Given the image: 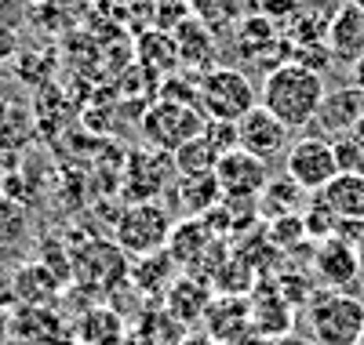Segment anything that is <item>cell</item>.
<instances>
[{"mask_svg":"<svg viewBox=\"0 0 364 345\" xmlns=\"http://www.w3.org/2000/svg\"><path fill=\"white\" fill-rule=\"evenodd\" d=\"M324 77L317 70H306L299 62H281V66L266 70L262 91H259V106L269 109L284 128H310L324 106Z\"/></svg>","mask_w":364,"mask_h":345,"instance_id":"obj_1","label":"cell"},{"mask_svg":"<svg viewBox=\"0 0 364 345\" xmlns=\"http://www.w3.org/2000/svg\"><path fill=\"white\" fill-rule=\"evenodd\" d=\"M299 327L314 345H360L364 334V298L350 291L317 288L299 312Z\"/></svg>","mask_w":364,"mask_h":345,"instance_id":"obj_2","label":"cell"},{"mask_svg":"<svg viewBox=\"0 0 364 345\" xmlns=\"http://www.w3.org/2000/svg\"><path fill=\"white\" fill-rule=\"evenodd\" d=\"M171 229H175V218H171V211L161 200L128 204L124 214L117 218L113 240H117V247L124 251L128 258H149V255L168 251Z\"/></svg>","mask_w":364,"mask_h":345,"instance_id":"obj_3","label":"cell"},{"mask_svg":"<svg viewBox=\"0 0 364 345\" xmlns=\"http://www.w3.org/2000/svg\"><path fill=\"white\" fill-rule=\"evenodd\" d=\"M197 106L208 120L240 124L259 106L255 102V84L233 66H215V70H208L197 84Z\"/></svg>","mask_w":364,"mask_h":345,"instance_id":"obj_4","label":"cell"},{"mask_svg":"<svg viewBox=\"0 0 364 345\" xmlns=\"http://www.w3.org/2000/svg\"><path fill=\"white\" fill-rule=\"evenodd\" d=\"M208 128V116L200 113V106H186V102H171L161 99L142 113V138L149 149L175 156L186 142L200 138Z\"/></svg>","mask_w":364,"mask_h":345,"instance_id":"obj_5","label":"cell"},{"mask_svg":"<svg viewBox=\"0 0 364 345\" xmlns=\"http://www.w3.org/2000/svg\"><path fill=\"white\" fill-rule=\"evenodd\" d=\"M175 182H178L175 160L168 153H157L146 146V149H135L124 160L120 190H124L128 204H149V200H161V193H168Z\"/></svg>","mask_w":364,"mask_h":345,"instance_id":"obj_6","label":"cell"},{"mask_svg":"<svg viewBox=\"0 0 364 345\" xmlns=\"http://www.w3.org/2000/svg\"><path fill=\"white\" fill-rule=\"evenodd\" d=\"M284 171L288 178L299 185L302 193H321L324 185L339 175V160H336V146L328 138H317V135H306L288 146L284 153Z\"/></svg>","mask_w":364,"mask_h":345,"instance_id":"obj_7","label":"cell"},{"mask_svg":"<svg viewBox=\"0 0 364 345\" xmlns=\"http://www.w3.org/2000/svg\"><path fill=\"white\" fill-rule=\"evenodd\" d=\"M215 182L223 190V200L230 204H255L266 185H269V164L259 160V156L245 153V149H233L226 153L219 168H215Z\"/></svg>","mask_w":364,"mask_h":345,"instance_id":"obj_8","label":"cell"},{"mask_svg":"<svg viewBox=\"0 0 364 345\" xmlns=\"http://www.w3.org/2000/svg\"><path fill=\"white\" fill-rule=\"evenodd\" d=\"M314 269H317L321 288H328V291H350V295L357 288V280L364 276L357 243H350L343 236H328V240H321L314 247Z\"/></svg>","mask_w":364,"mask_h":345,"instance_id":"obj_9","label":"cell"},{"mask_svg":"<svg viewBox=\"0 0 364 345\" xmlns=\"http://www.w3.org/2000/svg\"><path fill=\"white\" fill-rule=\"evenodd\" d=\"M237 138H240V149L259 156V160H273V156L288 153V138H291V128H284V124L273 116L269 109L255 106L245 120L237 124Z\"/></svg>","mask_w":364,"mask_h":345,"instance_id":"obj_10","label":"cell"},{"mask_svg":"<svg viewBox=\"0 0 364 345\" xmlns=\"http://www.w3.org/2000/svg\"><path fill=\"white\" fill-rule=\"evenodd\" d=\"M364 116V91L357 87H343V91H331L324 95V106L317 113V120L310 128H317V138H328V142H339L350 135V128Z\"/></svg>","mask_w":364,"mask_h":345,"instance_id":"obj_11","label":"cell"},{"mask_svg":"<svg viewBox=\"0 0 364 345\" xmlns=\"http://www.w3.org/2000/svg\"><path fill=\"white\" fill-rule=\"evenodd\" d=\"M328 51L336 62H346L353 66L357 58H364V11H357L353 4H339L336 18L328 26V37H324Z\"/></svg>","mask_w":364,"mask_h":345,"instance_id":"obj_12","label":"cell"},{"mask_svg":"<svg viewBox=\"0 0 364 345\" xmlns=\"http://www.w3.org/2000/svg\"><path fill=\"white\" fill-rule=\"evenodd\" d=\"M215 233H211L200 218H186V222H175L171 240H168V255L178 269H197L200 258L208 251H215Z\"/></svg>","mask_w":364,"mask_h":345,"instance_id":"obj_13","label":"cell"},{"mask_svg":"<svg viewBox=\"0 0 364 345\" xmlns=\"http://www.w3.org/2000/svg\"><path fill=\"white\" fill-rule=\"evenodd\" d=\"M37 135V113L22 99H0V156L22 153Z\"/></svg>","mask_w":364,"mask_h":345,"instance_id":"obj_14","label":"cell"},{"mask_svg":"<svg viewBox=\"0 0 364 345\" xmlns=\"http://www.w3.org/2000/svg\"><path fill=\"white\" fill-rule=\"evenodd\" d=\"M317 197L339 222H364V175H336Z\"/></svg>","mask_w":364,"mask_h":345,"instance_id":"obj_15","label":"cell"},{"mask_svg":"<svg viewBox=\"0 0 364 345\" xmlns=\"http://www.w3.org/2000/svg\"><path fill=\"white\" fill-rule=\"evenodd\" d=\"M175 48H178V62L182 66H197V70H215V33L208 26H200L197 18H186L175 29Z\"/></svg>","mask_w":364,"mask_h":345,"instance_id":"obj_16","label":"cell"},{"mask_svg":"<svg viewBox=\"0 0 364 345\" xmlns=\"http://www.w3.org/2000/svg\"><path fill=\"white\" fill-rule=\"evenodd\" d=\"M175 200H178V211H182V214L204 218V214H211V211L223 204V190H219L215 175L178 178V182H175Z\"/></svg>","mask_w":364,"mask_h":345,"instance_id":"obj_17","label":"cell"},{"mask_svg":"<svg viewBox=\"0 0 364 345\" xmlns=\"http://www.w3.org/2000/svg\"><path fill=\"white\" fill-rule=\"evenodd\" d=\"M175 262L168 251H161V255H149V258H135L132 265V280L135 288L146 291V295H168V288L175 284Z\"/></svg>","mask_w":364,"mask_h":345,"instance_id":"obj_18","label":"cell"},{"mask_svg":"<svg viewBox=\"0 0 364 345\" xmlns=\"http://www.w3.org/2000/svg\"><path fill=\"white\" fill-rule=\"evenodd\" d=\"M269 48H281L277 26L262 15H245L237 26V51L245 58H262Z\"/></svg>","mask_w":364,"mask_h":345,"instance_id":"obj_19","label":"cell"},{"mask_svg":"<svg viewBox=\"0 0 364 345\" xmlns=\"http://www.w3.org/2000/svg\"><path fill=\"white\" fill-rule=\"evenodd\" d=\"M168 312L182 324H193L200 312H208V291L197 284V276H178L168 288Z\"/></svg>","mask_w":364,"mask_h":345,"instance_id":"obj_20","label":"cell"},{"mask_svg":"<svg viewBox=\"0 0 364 345\" xmlns=\"http://www.w3.org/2000/svg\"><path fill=\"white\" fill-rule=\"evenodd\" d=\"M190 15L208 26L211 33H223V29H233L245 18V0H186Z\"/></svg>","mask_w":364,"mask_h":345,"instance_id":"obj_21","label":"cell"},{"mask_svg":"<svg viewBox=\"0 0 364 345\" xmlns=\"http://www.w3.org/2000/svg\"><path fill=\"white\" fill-rule=\"evenodd\" d=\"M139 58H142V70L149 73H175L178 66V48L171 33H161V29H149V33L139 40Z\"/></svg>","mask_w":364,"mask_h":345,"instance_id":"obj_22","label":"cell"},{"mask_svg":"<svg viewBox=\"0 0 364 345\" xmlns=\"http://www.w3.org/2000/svg\"><path fill=\"white\" fill-rule=\"evenodd\" d=\"M171 160H175L178 178H197V175H215V168H219L223 156L215 153V146L200 135V138H193V142L182 146Z\"/></svg>","mask_w":364,"mask_h":345,"instance_id":"obj_23","label":"cell"},{"mask_svg":"<svg viewBox=\"0 0 364 345\" xmlns=\"http://www.w3.org/2000/svg\"><path fill=\"white\" fill-rule=\"evenodd\" d=\"M77 334H80L84 345H117L124 338V324H120V317L109 309H91L77 324Z\"/></svg>","mask_w":364,"mask_h":345,"instance_id":"obj_24","label":"cell"},{"mask_svg":"<svg viewBox=\"0 0 364 345\" xmlns=\"http://www.w3.org/2000/svg\"><path fill=\"white\" fill-rule=\"evenodd\" d=\"M29 233V211L22 200L0 193V251L18 247Z\"/></svg>","mask_w":364,"mask_h":345,"instance_id":"obj_25","label":"cell"},{"mask_svg":"<svg viewBox=\"0 0 364 345\" xmlns=\"http://www.w3.org/2000/svg\"><path fill=\"white\" fill-rule=\"evenodd\" d=\"M15 288H18V298H22V302H33V305L48 302V298L58 291L55 276H51V269H48L44 262L29 265V269H18V276H15Z\"/></svg>","mask_w":364,"mask_h":345,"instance_id":"obj_26","label":"cell"},{"mask_svg":"<svg viewBox=\"0 0 364 345\" xmlns=\"http://www.w3.org/2000/svg\"><path fill=\"white\" fill-rule=\"evenodd\" d=\"M302 197H306V193H302L291 178H273V182L266 185V193H262V207H266L273 218H284V214H295V211H299Z\"/></svg>","mask_w":364,"mask_h":345,"instance_id":"obj_27","label":"cell"},{"mask_svg":"<svg viewBox=\"0 0 364 345\" xmlns=\"http://www.w3.org/2000/svg\"><path fill=\"white\" fill-rule=\"evenodd\" d=\"M204 138L215 146L219 156L240 149V138H237V124H219V120H208V128H204Z\"/></svg>","mask_w":364,"mask_h":345,"instance_id":"obj_28","label":"cell"},{"mask_svg":"<svg viewBox=\"0 0 364 345\" xmlns=\"http://www.w3.org/2000/svg\"><path fill=\"white\" fill-rule=\"evenodd\" d=\"M18 51V40H15V33H11V29H4V26H0V58H11Z\"/></svg>","mask_w":364,"mask_h":345,"instance_id":"obj_29","label":"cell"},{"mask_svg":"<svg viewBox=\"0 0 364 345\" xmlns=\"http://www.w3.org/2000/svg\"><path fill=\"white\" fill-rule=\"evenodd\" d=\"M350 87L364 91V58H357L353 66H350Z\"/></svg>","mask_w":364,"mask_h":345,"instance_id":"obj_30","label":"cell"},{"mask_svg":"<svg viewBox=\"0 0 364 345\" xmlns=\"http://www.w3.org/2000/svg\"><path fill=\"white\" fill-rule=\"evenodd\" d=\"M346 4H353L357 11H364V0H346Z\"/></svg>","mask_w":364,"mask_h":345,"instance_id":"obj_31","label":"cell"},{"mask_svg":"<svg viewBox=\"0 0 364 345\" xmlns=\"http://www.w3.org/2000/svg\"><path fill=\"white\" fill-rule=\"evenodd\" d=\"M360 345H364V334H360Z\"/></svg>","mask_w":364,"mask_h":345,"instance_id":"obj_32","label":"cell"}]
</instances>
